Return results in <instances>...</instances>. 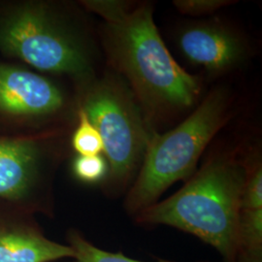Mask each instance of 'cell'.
<instances>
[{
    "label": "cell",
    "instance_id": "obj_8",
    "mask_svg": "<svg viewBox=\"0 0 262 262\" xmlns=\"http://www.w3.org/2000/svg\"><path fill=\"white\" fill-rule=\"evenodd\" d=\"M41 159L32 140H0V202L29 199L40 179Z\"/></svg>",
    "mask_w": 262,
    "mask_h": 262
},
{
    "label": "cell",
    "instance_id": "obj_6",
    "mask_svg": "<svg viewBox=\"0 0 262 262\" xmlns=\"http://www.w3.org/2000/svg\"><path fill=\"white\" fill-rule=\"evenodd\" d=\"M62 106L60 91L44 77L0 64V111L21 117H46Z\"/></svg>",
    "mask_w": 262,
    "mask_h": 262
},
{
    "label": "cell",
    "instance_id": "obj_14",
    "mask_svg": "<svg viewBox=\"0 0 262 262\" xmlns=\"http://www.w3.org/2000/svg\"><path fill=\"white\" fill-rule=\"evenodd\" d=\"M73 171L79 180L94 184L106 176L108 166L106 160L100 155L79 156L73 163Z\"/></svg>",
    "mask_w": 262,
    "mask_h": 262
},
{
    "label": "cell",
    "instance_id": "obj_13",
    "mask_svg": "<svg viewBox=\"0 0 262 262\" xmlns=\"http://www.w3.org/2000/svg\"><path fill=\"white\" fill-rule=\"evenodd\" d=\"M254 209H262V168L260 163H255L254 165L247 164V175L241 197V210Z\"/></svg>",
    "mask_w": 262,
    "mask_h": 262
},
{
    "label": "cell",
    "instance_id": "obj_3",
    "mask_svg": "<svg viewBox=\"0 0 262 262\" xmlns=\"http://www.w3.org/2000/svg\"><path fill=\"white\" fill-rule=\"evenodd\" d=\"M227 113L228 97L223 90H216L177 127L151 135L139 174L126 197L129 213L139 214L169 187L192 174L207 145L227 121Z\"/></svg>",
    "mask_w": 262,
    "mask_h": 262
},
{
    "label": "cell",
    "instance_id": "obj_5",
    "mask_svg": "<svg viewBox=\"0 0 262 262\" xmlns=\"http://www.w3.org/2000/svg\"><path fill=\"white\" fill-rule=\"evenodd\" d=\"M0 49L43 71L84 78L92 70L81 40L41 5L21 7L2 19Z\"/></svg>",
    "mask_w": 262,
    "mask_h": 262
},
{
    "label": "cell",
    "instance_id": "obj_2",
    "mask_svg": "<svg viewBox=\"0 0 262 262\" xmlns=\"http://www.w3.org/2000/svg\"><path fill=\"white\" fill-rule=\"evenodd\" d=\"M246 175L243 160L227 154L216 156L178 192L141 211L136 221L194 235L214 247L225 262H236Z\"/></svg>",
    "mask_w": 262,
    "mask_h": 262
},
{
    "label": "cell",
    "instance_id": "obj_12",
    "mask_svg": "<svg viewBox=\"0 0 262 262\" xmlns=\"http://www.w3.org/2000/svg\"><path fill=\"white\" fill-rule=\"evenodd\" d=\"M72 145L79 156H97L104 151L103 142L99 132L82 108L79 111V124L73 134Z\"/></svg>",
    "mask_w": 262,
    "mask_h": 262
},
{
    "label": "cell",
    "instance_id": "obj_15",
    "mask_svg": "<svg viewBox=\"0 0 262 262\" xmlns=\"http://www.w3.org/2000/svg\"><path fill=\"white\" fill-rule=\"evenodd\" d=\"M231 0H175L174 6L180 13L189 16H203L215 13L223 7L234 4Z\"/></svg>",
    "mask_w": 262,
    "mask_h": 262
},
{
    "label": "cell",
    "instance_id": "obj_4",
    "mask_svg": "<svg viewBox=\"0 0 262 262\" xmlns=\"http://www.w3.org/2000/svg\"><path fill=\"white\" fill-rule=\"evenodd\" d=\"M82 109L98 130L115 186L130 180L151 135L149 121L129 86L109 76L91 86Z\"/></svg>",
    "mask_w": 262,
    "mask_h": 262
},
{
    "label": "cell",
    "instance_id": "obj_11",
    "mask_svg": "<svg viewBox=\"0 0 262 262\" xmlns=\"http://www.w3.org/2000/svg\"><path fill=\"white\" fill-rule=\"evenodd\" d=\"M68 241V246L73 250V258L76 262H143L124 256L121 253H110L101 250L77 232H71ZM159 262L171 261L160 260Z\"/></svg>",
    "mask_w": 262,
    "mask_h": 262
},
{
    "label": "cell",
    "instance_id": "obj_9",
    "mask_svg": "<svg viewBox=\"0 0 262 262\" xmlns=\"http://www.w3.org/2000/svg\"><path fill=\"white\" fill-rule=\"evenodd\" d=\"M73 250L30 225L0 221V262H52L73 258Z\"/></svg>",
    "mask_w": 262,
    "mask_h": 262
},
{
    "label": "cell",
    "instance_id": "obj_10",
    "mask_svg": "<svg viewBox=\"0 0 262 262\" xmlns=\"http://www.w3.org/2000/svg\"><path fill=\"white\" fill-rule=\"evenodd\" d=\"M236 262H262V209L241 210Z\"/></svg>",
    "mask_w": 262,
    "mask_h": 262
},
{
    "label": "cell",
    "instance_id": "obj_7",
    "mask_svg": "<svg viewBox=\"0 0 262 262\" xmlns=\"http://www.w3.org/2000/svg\"><path fill=\"white\" fill-rule=\"evenodd\" d=\"M178 45L187 60L211 72L226 71L243 59L242 41L226 28L199 24L182 30Z\"/></svg>",
    "mask_w": 262,
    "mask_h": 262
},
{
    "label": "cell",
    "instance_id": "obj_1",
    "mask_svg": "<svg viewBox=\"0 0 262 262\" xmlns=\"http://www.w3.org/2000/svg\"><path fill=\"white\" fill-rule=\"evenodd\" d=\"M106 21L105 42L114 67L124 76L149 119L191 107L200 94L196 77L170 55L154 23L149 3L85 1Z\"/></svg>",
    "mask_w": 262,
    "mask_h": 262
}]
</instances>
